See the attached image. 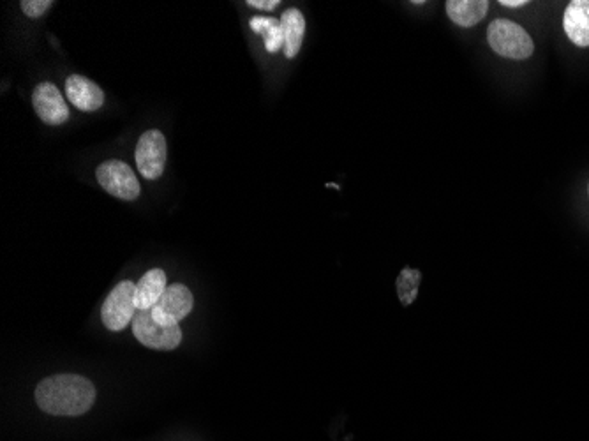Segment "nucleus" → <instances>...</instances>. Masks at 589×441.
Masks as SVG:
<instances>
[{
  "label": "nucleus",
  "mask_w": 589,
  "mask_h": 441,
  "mask_svg": "<svg viewBox=\"0 0 589 441\" xmlns=\"http://www.w3.org/2000/svg\"><path fill=\"white\" fill-rule=\"evenodd\" d=\"M96 401L94 383L80 374H55L39 383L36 403L55 417H78L89 412Z\"/></svg>",
  "instance_id": "f257e3e1"
},
{
  "label": "nucleus",
  "mask_w": 589,
  "mask_h": 441,
  "mask_svg": "<svg viewBox=\"0 0 589 441\" xmlns=\"http://www.w3.org/2000/svg\"><path fill=\"white\" fill-rule=\"evenodd\" d=\"M487 43L505 59L526 60L535 52V43L519 23L498 18L487 29Z\"/></svg>",
  "instance_id": "f03ea898"
},
{
  "label": "nucleus",
  "mask_w": 589,
  "mask_h": 441,
  "mask_svg": "<svg viewBox=\"0 0 589 441\" xmlns=\"http://www.w3.org/2000/svg\"><path fill=\"white\" fill-rule=\"evenodd\" d=\"M133 334L143 346L159 352H172L182 343V330L179 325L157 323L150 309L136 313Z\"/></svg>",
  "instance_id": "7ed1b4c3"
},
{
  "label": "nucleus",
  "mask_w": 589,
  "mask_h": 441,
  "mask_svg": "<svg viewBox=\"0 0 589 441\" xmlns=\"http://www.w3.org/2000/svg\"><path fill=\"white\" fill-rule=\"evenodd\" d=\"M135 292L136 285L133 281H122L113 288L101 309V320L105 323L106 329L120 332L126 329L129 323H133L138 313Z\"/></svg>",
  "instance_id": "20e7f679"
},
{
  "label": "nucleus",
  "mask_w": 589,
  "mask_h": 441,
  "mask_svg": "<svg viewBox=\"0 0 589 441\" xmlns=\"http://www.w3.org/2000/svg\"><path fill=\"white\" fill-rule=\"evenodd\" d=\"M97 182L105 189L106 193L120 198V200H136L140 196V182L131 166L119 159H110L97 168Z\"/></svg>",
  "instance_id": "39448f33"
},
{
  "label": "nucleus",
  "mask_w": 589,
  "mask_h": 441,
  "mask_svg": "<svg viewBox=\"0 0 589 441\" xmlns=\"http://www.w3.org/2000/svg\"><path fill=\"white\" fill-rule=\"evenodd\" d=\"M135 157L138 172L142 173L145 179H159L165 172L166 159H168L165 135L157 129H150L147 133H143L136 145Z\"/></svg>",
  "instance_id": "423d86ee"
},
{
  "label": "nucleus",
  "mask_w": 589,
  "mask_h": 441,
  "mask_svg": "<svg viewBox=\"0 0 589 441\" xmlns=\"http://www.w3.org/2000/svg\"><path fill=\"white\" fill-rule=\"evenodd\" d=\"M193 293L184 285H170L161 300L152 307V316L161 325H179L193 311Z\"/></svg>",
  "instance_id": "0eeeda50"
},
{
  "label": "nucleus",
  "mask_w": 589,
  "mask_h": 441,
  "mask_svg": "<svg viewBox=\"0 0 589 441\" xmlns=\"http://www.w3.org/2000/svg\"><path fill=\"white\" fill-rule=\"evenodd\" d=\"M32 105L39 119L48 126H60L69 119L68 103L53 83H39L32 94Z\"/></svg>",
  "instance_id": "6e6552de"
},
{
  "label": "nucleus",
  "mask_w": 589,
  "mask_h": 441,
  "mask_svg": "<svg viewBox=\"0 0 589 441\" xmlns=\"http://www.w3.org/2000/svg\"><path fill=\"white\" fill-rule=\"evenodd\" d=\"M66 92L69 103L82 112H96L105 103V92L85 76H69L66 80Z\"/></svg>",
  "instance_id": "1a4fd4ad"
},
{
  "label": "nucleus",
  "mask_w": 589,
  "mask_h": 441,
  "mask_svg": "<svg viewBox=\"0 0 589 441\" xmlns=\"http://www.w3.org/2000/svg\"><path fill=\"white\" fill-rule=\"evenodd\" d=\"M563 29L579 48H589V0H574L563 15Z\"/></svg>",
  "instance_id": "9d476101"
},
{
  "label": "nucleus",
  "mask_w": 589,
  "mask_h": 441,
  "mask_svg": "<svg viewBox=\"0 0 589 441\" xmlns=\"http://www.w3.org/2000/svg\"><path fill=\"white\" fill-rule=\"evenodd\" d=\"M281 30L284 38V55L288 59H295L299 55L306 34V18L299 9L291 8L284 11L281 16Z\"/></svg>",
  "instance_id": "9b49d317"
},
{
  "label": "nucleus",
  "mask_w": 589,
  "mask_h": 441,
  "mask_svg": "<svg viewBox=\"0 0 589 441\" xmlns=\"http://www.w3.org/2000/svg\"><path fill=\"white\" fill-rule=\"evenodd\" d=\"M165 270L152 269L138 281L135 292V302L138 311L152 309L166 292Z\"/></svg>",
  "instance_id": "f8f14e48"
},
{
  "label": "nucleus",
  "mask_w": 589,
  "mask_h": 441,
  "mask_svg": "<svg viewBox=\"0 0 589 441\" xmlns=\"http://www.w3.org/2000/svg\"><path fill=\"white\" fill-rule=\"evenodd\" d=\"M447 15L459 27H473L484 20L489 11L487 0H448Z\"/></svg>",
  "instance_id": "ddd939ff"
},
{
  "label": "nucleus",
  "mask_w": 589,
  "mask_h": 441,
  "mask_svg": "<svg viewBox=\"0 0 589 441\" xmlns=\"http://www.w3.org/2000/svg\"><path fill=\"white\" fill-rule=\"evenodd\" d=\"M420 281H422L420 270L404 269L397 277V295L404 307L411 306L417 299Z\"/></svg>",
  "instance_id": "4468645a"
},
{
  "label": "nucleus",
  "mask_w": 589,
  "mask_h": 441,
  "mask_svg": "<svg viewBox=\"0 0 589 441\" xmlns=\"http://www.w3.org/2000/svg\"><path fill=\"white\" fill-rule=\"evenodd\" d=\"M22 11L25 16L29 18H39V16L45 15L48 9L52 8V0H23Z\"/></svg>",
  "instance_id": "2eb2a0df"
},
{
  "label": "nucleus",
  "mask_w": 589,
  "mask_h": 441,
  "mask_svg": "<svg viewBox=\"0 0 589 441\" xmlns=\"http://www.w3.org/2000/svg\"><path fill=\"white\" fill-rule=\"evenodd\" d=\"M265 48L267 52L276 53L284 48L283 30H281V23L274 25L272 29L265 34Z\"/></svg>",
  "instance_id": "dca6fc26"
},
{
  "label": "nucleus",
  "mask_w": 589,
  "mask_h": 441,
  "mask_svg": "<svg viewBox=\"0 0 589 441\" xmlns=\"http://www.w3.org/2000/svg\"><path fill=\"white\" fill-rule=\"evenodd\" d=\"M276 18H261V16H256V18H251V29L256 32V34H267L274 25H277Z\"/></svg>",
  "instance_id": "f3484780"
},
{
  "label": "nucleus",
  "mask_w": 589,
  "mask_h": 441,
  "mask_svg": "<svg viewBox=\"0 0 589 441\" xmlns=\"http://www.w3.org/2000/svg\"><path fill=\"white\" fill-rule=\"evenodd\" d=\"M247 6L254 9H263V11H274L279 6L277 0H247Z\"/></svg>",
  "instance_id": "a211bd4d"
},
{
  "label": "nucleus",
  "mask_w": 589,
  "mask_h": 441,
  "mask_svg": "<svg viewBox=\"0 0 589 441\" xmlns=\"http://www.w3.org/2000/svg\"><path fill=\"white\" fill-rule=\"evenodd\" d=\"M500 6H505V8H522V6H528V0H500Z\"/></svg>",
  "instance_id": "6ab92c4d"
},
{
  "label": "nucleus",
  "mask_w": 589,
  "mask_h": 441,
  "mask_svg": "<svg viewBox=\"0 0 589 441\" xmlns=\"http://www.w3.org/2000/svg\"><path fill=\"white\" fill-rule=\"evenodd\" d=\"M588 195H589V184H588Z\"/></svg>",
  "instance_id": "aec40b11"
}]
</instances>
